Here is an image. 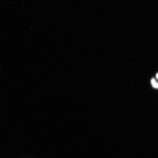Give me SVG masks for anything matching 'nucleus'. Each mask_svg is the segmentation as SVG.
<instances>
[{
    "instance_id": "obj_1",
    "label": "nucleus",
    "mask_w": 158,
    "mask_h": 158,
    "mask_svg": "<svg viewBox=\"0 0 158 158\" xmlns=\"http://www.w3.org/2000/svg\"><path fill=\"white\" fill-rule=\"evenodd\" d=\"M151 83L154 88H158V83L156 82L155 79H152L151 80Z\"/></svg>"
},
{
    "instance_id": "obj_2",
    "label": "nucleus",
    "mask_w": 158,
    "mask_h": 158,
    "mask_svg": "<svg viewBox=\"0 0 158 158\" xmlns=\"http://www.w3.org/2000/svg\"><path fill=\"white\" fill-rule=\"evenodd\" d=\"M156 77L158 79V73L156 74Z\"/></svg>"
}]
</instances>
